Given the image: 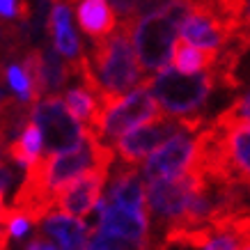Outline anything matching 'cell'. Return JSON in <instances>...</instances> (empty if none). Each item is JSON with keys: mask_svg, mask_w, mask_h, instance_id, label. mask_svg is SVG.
I'll use <instances>...</instances> for the list:
<instances>
[{"mask_svg": "<svg viewBox=\"0 0 250 250\" xmlns=\"http://www.w3.org/2000/svg\"><path fill=\"white\" fill-rule=\"evenodd\" d=\"M48 30L53 35L55 51L62 58L76 60L78 55L83 53L81 42H78L76 32L71 28V9H69V2H64V0L53 2V7L48 12Z\"/></svg>", "mask_w": 250, "mask_h": 250, "instance_id": "9a60e30c", "label": "cell"}, {"mask_svg": "<svg viewBox=\"0 0 250 250\" xmlns=\"http://www.w3.org/2000/svg\"><path fill=\"white\" fill-rule=\"evenodd\" d=\"M106 202L131 211H143L145 209V177L143 170L136 163H126L122 161L117 166H110L106 177Z\"/></svg>", "mask_w": 250, "mask_h": 250, "instance_id": "8fae6325", "label": "cell"}, {"mask_svg": "<svg viewBox=\"0 0 250 250\" xmlns=\"http://www.w3.org/2000/svg\"><path fill=\"white\" fill-rule=\"evenodd\" d=\"M179 23L163 5L143 14L133 23V48L143 71H159L172 58Z\"/></svg>", "mask_w": 250, "mask_h": 250, "instance_id": "3957f363", "label": "cell"}, {"mask_svg": "<svg viewBox=\"0 0 250 250\" xmlns=\"http://www.w3.org/2000/svg\"><path fill=\"white\" fill-rule=\"evenodd\" d=\"M200 177L186 170L179 177H166V179H149L145 188V202L147 213L152 216L156 225H166V229L179 225L186 216L190 195L197 188Z\"/></svg>", "mask_w": 250, "mask_h": 250, "instance_id": "277c9868", "label": "cell"}, {"mask_svg": "<svg viewBox=\"0 0 250 250\" xmlns=\"http://www.w3.org/2000/svg\"><path fill=\"white\" fill-rule=\"evenodd\" d=\"M143 2L145 0H110V5H113L124 19H126V16H138V12L143 9Z\"/></svg>", "mask_w": 250, "mask_h": 250, "instance_id": "44dd1931", "label": "cell"}, {"mask_svg": "<svg viewBox=\"0 0 250 250\" xmlns=\"http://www.w3.org/2000/svg\"><path fill=\"white\" fill-rule=\"evenodd\" d=\"M184 124L182 117H174V115H156L152 120L138 124L133 129H129L126 133H122L117 138V159L126 161V163H140L145 161L149 154L163 145L170 136H174L177 131H182Z\"/></svg>", "mask_w": 250, "mask_h": 250, "instance_id": "8992f818", "label": "cell"}, {"mask_svg": "<svg viewBox=\"0 0 250 250\" xmlns=\"http://www.w3.org/2000/svg\"><path fill=\"white\" fill-rule=\"evenodd\" d=\"M108 170H90L67 182L55 193V209L69 216H87L101 200Z\"/></svg>", "mask_w": 250, "mask_h": 250, "instance_id": "9c48e42d", "label": "cell"}, {"mask_svg": "<svg viewBox=\"0 0 250 250\" xmlns=\"http://www.w3.org/2000/svg\"><path fill=\"white\" fill-rule=\"evenodd\" d=\"M94 228L92 229H101L108 234L122 236L129 243H133V248H149L152 239H149V216L147 211H131L124 207L110 205L104 197L94 205Z\"/></svg>", "mask_w": 250, "mask_h": 250, "instance_id": "ba28073f", "label": "cell"}, {"mask_svg": "<svg viewBox=\"0 0 250 250\" xmlns=\"http://www.w3.org/2000/svg\"><path fill=\"white\" fill-rule=\"evenodd\" d=\"M179 35L190 44L200 46V48H209V51H220L232 42L228 28L207 9L197 7L195 2H193V9L179 23Z\"/></svg>", "mask_w": 250, "mask_h": 250, "instance_id": "7c38bea8", "label": "cell"}, {"mask_svg": "<svg viewBox=\"0 0 250 250\" xmlns=\"http://www.w3.org/2000/svg\"><path fill=\"white\" fill-rule=\"evenodd\" d=\"M19 0H0V16L2 19H19Z\"/></svg>", "mask_w": 250, "mask_h": 250, "instance_id": "7402d4cb", "label": "cell"}, {"mask_svg": "<svg viewBox=\"0 0 250 250\" xmlns=\"http://www.w3.org/2000/svg\"><path fill=\"white\" fill-rule=\"evenodd\" d=\"M216 90V76L207 69L202 76H188L174 67H161L152 78V92L163 113L174 117H205L202 108L209 104L211 92ZM207 120V117H205Z\"/></svg>", "mask_w": 250, "mask_h": 250, "instance_id": "6da1fadb", "label": "cell"}, {"mask_svg": "<svg viewBox=\"0 0 250 250\" xmlns=\"http://www.w3.org/2000/svg\"><path fill=\"white\" fill-rule=\"evenodd\" d=\"M216 60H218V51L200 48V46L186 42L184 37L179 42H174L172 46V67L182 74H188V76L211 69Z\"/></svg>", "mask_w": 250, "mask_h": 250, "instance_id": "2e32d148", "label": "cell"}, {"mask_svg": "<svg viewBox=\"0 0 250 250\" xmlns=\"http://www.w3.org/2000/svg\"><path fill=\"white\" fill-rule=\"evenodd\" d=\"M156 115H159V104H156L152 92V78H143L117 104L104 108L101 115L97 117V122L92 126H87V129L99 140L108 143V140H117L122 133H126L129 129L152 120Z\"/></svg>", "mask_w": 250, "mask_h": 250, "instance_id": "7a4b0ae2", "label": "cell"}, {"mask_svg": "<svg viewBox=\"0 0 250 250\" xmlns=\"http://www.w3.org/2000/svg\"><path fill=\"white\" fill-rule=\"evenodd\" d=\"M30 120L35 122L42 131L44 147L48 154L62 152L69 147H76L85 136V124L71 115L64 99L58 94H48L35 101L30 108Z\"/></svg>", "mask_w": 250, "mask_h": 250, "instance_id": "5b68a950", "label": "cell"}, {"mask_svg": "<svg viewBox=\"0 0 250 250\" xmlns=\"http://www.w3.org/2000/svg\"><path fill=\"white\" fill-rule=\"evenodd\" d=\"M53 2H58V0H53ZM64 2H74V0H64Z\"/></svg>", "mask_w": 250, "mask_h": 250, "instance_id": "603a6c76", "label": "cell"}, {"mask_svg": "<svg viewBox=\"0 0 250 250\" xmlns=\"http://www.w3.org/2000/svg\"><path fill=\"white\" fill-rule=\"evenodd\" d=\"M39 229L51 236L58 243V248H67V250L87 248L90 232H92L78 216H69V213H62V211L53 213V216H46Z\"/></svg>", "mask_w": 250, "mask_h": 250, "instance_id": "5bb4252c", "label": "cell"}, {"mask_svg": "<svg viewBox=\"0 0 250 250\" xmlns=\"http://www.w3.org/2000/svg\"><path fill=\"white\" fill-rule=\"evenodd\" d=\"M62 99H64L67 108L71 110V115H74L81 124H85V126H92V124L97 122L101 108H104L101 97H99L97 92H92L85 83L76 85V87H69Z\"/></svg>", "mask_w": 250, "mask_h": 250, "instance_id": "ac0fdd59", "label": "cell"}, {"mask_svg": "<svg viewBox=\"0 0 250 250\" xmlns=\"http://www.w3.org/2000/svg\"><path fill=\"white\" fill-rule=\"evenodd\" d=\"M211 122L223 129V149L229 182L250 184V122L246 120H220Z\"/></svg>", "mask_w": 250, "mask_h": 250, "instance_id": "30bf717a", "label": "cell"}, {"mask_svg": "<svg viewBox=\"0 0 250 250\" xmlns=\"http://www.w3.org/2000/svg\"><path fill=\"white\" fill-rule=\"evenodd\" d=\"M76 19L81 30L92 39H106L117 28V16L110 0H81L76 9Z\"/></svg>", "mask_w": 250, "mask_h": 250, "instance_id": "4fadbf2b", "label": "cell"}, {"mask_svg": "<svg viewBox=\"0 0 250 250\" xmlns=\"http://www.w3.org/2000/svg\"><path fill=\"white\" fill-rule=\"evenodd\" d=\"M195 136L197 131L186 124L182 131H177L163 145H159L147 156V161L143 166L145 182H149V179H166V177H179V174L186 172L190 161H193V154H195Z\"/></svg>", "mask_w": 250, "mask_h": 250, "instance_id": "52a82bcc", "label": "cell"}, {"mask_svg": "<svg viewBox=\"0 0 250 250\" xmlns=\"http://www.w3.org/2000/svg\"><path fill=\"white\" fill-rule=\"evenodd\" d=\"M220 120H246L250 122V92L243 94V97L234 99L228 106V110H223L220 115H216Z\"/></svg>", "mask_w": 250, "mask_h": 250, "instance_id": "ffe728a7", "label": "cell"}, {"mask_svg": "<svg viewBox=\"0 0 250 250\" xmlns=\"http://www.w3.org/2000/svg\"><path fill=\"white\" fill-rule=\"evenodd\" d=\"M5 81H7L9 90L14 92L19 101H23V104L35 101L30 78H28V74H25V69H23L21 64H9V67L5 69Z\"/></svg>", "mask_w": 250, "mask_h": 250, "instance_id": "d6986e66", "label": "cell"}, {"mask_svg": "<svg viewBox=\"0 0 250 250\" xmlns=\"http://www.w3.org/2000/svg\"><path fill=\"white\" fill-rule=\"evenodd\" d=\"M42 149H44V138H42V131L35 122L25 124L21 129V136L7 143V156L16 166L25 167V170L42 159Z\"/></svg>", "mask_w": 250, "mask_h": 250, "instance_id": "e0dca14e", "label": "cell"}]
</instances>
